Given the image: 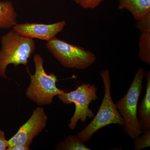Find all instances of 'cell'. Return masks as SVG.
<instances>
[{
    "mask_svg": "<svg viewBox=\"0 0 150 150\" xmlns=\"http://www.w3.org/2000/svg\"><path fill=\"white\" fill-rule=\"evenodd\" d=\"M141 32L139 39V56L140 60L150 65V26L139 29Z\"/></svg>",
    "mask_w": 150,
    "mask_h": 150,
    "instance_id": "cell-12",
    "label": "cell"
},
{
    "mask_svg": "<svg viewBox=\"0 0 150 150\" xmlns=\"http://www.w3.org/2000/svg\"><path fill=\"white\" fill-rule=\"evenodd\" d=\"M97 90L95 85L83 83L78 86L75 90L67 93L65 91L58 96L64 104L75 105L74 113L68 125L70 129L74 130L79 120L84 122L87 118L91 119L94 117L93 111L89 106L92 101L98 99Z\"/></svg>",
    "mask_w": 150,
    "mask_h": 150,
    "instance_id": "cell-6",
    "label": "cell"
},
{
    "mask_svg": "<svg viewBox=\"0 0 150 150\" xmlns=\"http://www.w3.org/2000/svg\"><path fill=\"white\" fill-rule=\"evenodd\" d=\"M56 150H91L87 147L77 135H69L67 139L60 142L56 147Z\"/></svg>",
    "mask_w": 150,
    "mask_h": 150,
    "instance_id": "cell-13",
    "label": "cell"
},
{
    "mask_svg": "<svg viewBox=\"0 0 150 150\" xmlns=\"http://www.w3.org/2000/svg\"><path fill=\"white\" fill-rule=\"evenodd\" d=\"M7 150H30L29 146L27 145H18L14 146L7 149Z\"/></svg>",
    "mask_w": 150,
    "mask_h": 150,
    "instance_id": "cell-17",
    "label": "cell"
},
{
    "mask_svg": "<svg viewBox=\"0 0 150 150\" xmlns=\"http://www.w3.org/2000/svg\"><path fill=\"white\" fill-rule=\"evenodd\" d=\"M147 79L146 93L138 109L137 115L141 128L144 131L150 129V72L146 73Z\"/></svg>",
    "mask_w": 150,
    "mask_h": 150,
    "instance_id": "cell-10",
    "label": "cell"
},
{
    "mask_svg": "<svg viewBox=\"0 0 150 150\" xmlns=\"http://www.w3.org/2000/svg\"><path fill=\"white\" fill-rule=\"evenodd\" d=\"M145 75L146 72L143 68L138 69L127 93L115 104L124 120V131L133 140L144 132L139 123L137 109Z\"/></svg>",
    "mask_w": 150,
    "mask_h": 150,
    "instance_id": "cell-4",
    "label": "cell"
},
{
    "mask_svg": "<svg viewBox=\"0 0 150 150\" xmlns=\"http://www.w3.org/2000/svg\"><path fill=\"white\" fill-rule=\"evenodd\" d=\"M8 147V140L6 139L5 132L0 129V150H7Z\"/></svg>",
    "mask_w": 150,
    "mask_h": 150,
    "instance_id": "cell-16",
    "label": "cell"
},
{
    "mask_svg": "<svg viewBox=\"0 0 150 150\" xmlns=\"http://www.w3.org/2000/svg\"><path fill=\"white\" fill-rule=\"evenodd\" d=\"M1 43L0 77L7 79L8 65L13 64L15 68L20 65L27 66L36 45L33 39L20 35L13 29L1 37Z\"/></svg>",
    "mask_w": 150,
    "mask_h": 150,
    "instance_id": "cell-1",
    "label": "cell"
},
{
    "mask_svg": "<svg viewBox=\"0 0 150 150\" xmlns=\"http://www.w3.org/2000/svg\"><path fill=\"white\" fill-rule=\"evenodd\" d=\"M144 131V132L134 139V150H140L149 147L150 129Z\"/></svg>",
    "mask_w": 150,
    "mask_h": 150,
    "instance_id": "cell-14",
    "label": "cell"
},
{
    "mask_svg": "<svg viewBox=\"0 0 150 150\" xmlns=\"http://www.w3.org/2000/svg\"><path fill=\"white\" fill-rule=\"evenodd\" d=\"M100 75L105 88L102 103L92 121L77 135L84 142L88 141L96 132L105 126L117 124L123 128L125 125L123 118L117 110L111 97L110 71L104 70L100 72Z\"/></svg>",
    "mask_w": 150,
    "mask_h": 150,
    "instance_id": "cell-3",
    "label": "cell"
},
{
    "mask_svg": "<svg viewBox=\"0 0 150 150\" xmlns=\"http://www.w3.org/2000/svg\"><path fill=\"white\" fill-rule=\"evenodd\" d=\"M47 120L48 116L43 108H36L28 120L8 140V149L18 145H27L30 146L34 138L45 129Z\"/></svg>",
    "mask_w": 150,
    "mask_h": 150,
    "instance_id": "cell-7",
    "label": "cell"
},
{
    "mask_svg": "<svg viewBox=\"0 0 150 150\" xmlns=\"http://www.w3.org/2000/svg\"><path fill=\"white\" fill-rule=\"evenodd\" d=\"M17 13L11 2L0 1V29H11L17 24Z\"/></svg>",
    "mask_w": 150,
    "mask_h": 150,
    "instance_id": "cell-11",
    "label": "cell"
},
{
    "mask_svg": "<svg viewBox=\"0 0 150 150\" xmlns=\"http://www.w3.org/2000/svg\"><path fill=\"white\" fill-rule=\"evenodd\" d=\"M118 8L129 11L137 21L150 13V0H118Z\"/></svg>",
    "mask_w": 150,
    "mask_h": 150,
    "instance_id": "cell-9",
    "label": "cell"
},
{
    "mask_svg": "<svg viewBox=\"0 0 150 150\" xmlns=\"http://www.w3.org/2000/svg\"><path fill=\"white\" fill-rule=\"evenodd\" d=\"M46 47L61 65L68 69L85 70L96 61V56L91 51L56 37L47 42Z\"/></svg>",
    "mask_w": 150,
    "mask_h": 150,
    "instance_id": "cell-5",
    "label": "cell"
},
{
    "mask_svg": "<svg viewBox=\"0 0 150 150\" xmlns=\"http://www.w3.org/2000/svg\"><path fill=\"white\" fill-rule=\"evenodd\" d=\"M35 72L32 75L27 72L30 77V83L25 91L26 96L39 106L48 105L53 102L54 97L64 93L65 91L56 86L58 78L55 74H48L43 67V59L40 54L33 57Z\"/></svg>",
    "mask_w": 150,
    "mask_h": 150,
    "instance_id": "cell-2",
    "label": "cell"
},
{
    "mask_svg": "<svg viewBox=\"0 0 150 150\" xmlns=\"http://www.w3.org/2000/svg\"><path fill=\"white\" fill-rule=\"evenodd\" d=\"M66 25L64 21L50 24L26 23H17L13 29L24 37L46 40L48 42L62 32Z\"/></svg>",
    "mask_w": 150,
    "mask_h": 150,
    "instance_id": "cell-8",
    "label": "cell"
},
{
    "mask_svg": "<svg viewBox=\"0 0 150 150\" xmlns=\"http://www.w3.org/2000/svg\"><path fill=\"white\" fill-rule=\"evenodd\" d=\"M77 4L86 9H94L105 0H72Z\"/></svg>",
    "mask_w": 150,
    "mask_h": 150,
    "instance_id": "cell-15",
    "label": "cell"
}]
</instances>
